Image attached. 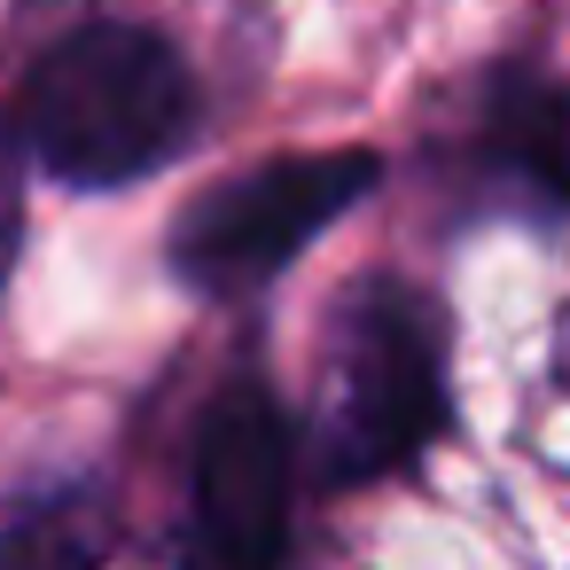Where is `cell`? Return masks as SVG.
<instances>
[{
    "mask_svg": "<svg viewBox=\"0 0 570 570\" xmlns=\"http://www.w3.org/2000/svg\"><path fill=\"white\" fill-rule=\"evenodd\" d=\"M110 515L87 484H48L0 515V570H102Z\"/></svg>",
    "mask_w": 570,
    "mask_h": 570,
    "instance_id": "obj_6",
    "label": "cell"
},
{
    "mask_svg": "<svg viewBox=\"0 0 570 570\" xmlns=\"http://www.w3.org/2000/svg\"><path fill=\"white\" fill-rule=\"evenodd\" d=\"M297 539V430L258 360H235L196 422L188 554L196 570H289Z\"/></svg>",
    "mask_w": 570,
    "mask_h": 570,
    "instance_id": "obj_4",
    "label": "cell"
},
{
    "mask_svg": "<svg viewBox=\"0 0 570 570\" xmlns=\"http://www.w3.org/2000/svg\"><path fill=\"white\" fill-rule=\"evenodd\" d=\"M17 250H24V126L0 110V297H9Z\"/></svg>",
    "mask_w": 570,
    "mask_h": 570,
    "instance_id": "obj_7",
    "label": "cell"
},
{
    "mask_svg": "<svg viewBox=\"0 0 570 570\" xmlns=\"http://www.w3.org/2000/svg\"><path fill=\"white\" fill-rule=\"evenodd\" d=\"M554 383H570V313H562V328H554Z\"/></svg>",
    "mask_w": 570,
    "mask_h": 570,
    "instance_id": "obj_8",
    "label": "cell"
},
{
    "mask_svg": "<svg viewBox=\"0 0 570 570\" xmlns=\"http://www.w3.org/2000/svg\"><path fill=\"white\" fill-rule=\"evenodd\" d=\"M383 180V157L375 149H297V157H266L219 188H204L165 258L188 289L204 297H250L266 289L305 243H321L367 188Z\"/></svg>",
    "mask_w": 570,
    "mask_h": 570,
    "instance_id": "obj_3",
    "label": "cell"
},
{
    "mask_svg": "<svg viewBox=\"0 0 570 570\" xmlns=\"http://www.w3.org/2000/svg\"><path fill=\"white\" fill-rule=\"evenodd\" d=\"M453 188L492 219H570V79L539 63H492L453 149Z\"/></svg>",
    "mask_w": 570,
    "mask_h": 570,
    "instance_id": "obj_5",
    "label": "cell"
},
{
    "mask_svg": "<svg viewBox=\"0 0 570 570\" xmlns=\"http://www.w3.org/2000/svg\"><path fill=\"white\" fill-rule=\"evenodd\" d=\"M17 126L48 180L102 196L165 173L204 134V87L157 24L95 17L32 63Z\"/></svg>",
    "mask_w": 570,
    "mask_h": 570,
    "instance_id": "obj_1",
    "label": "cell"
},
{
    "mask_svg": "<svg viewBox=\"0 0 570 570\" xmlns=\"http://www.w3.org/2000/svg\"><path fill=\"white\" fill-rule=\"evenodd\" d=\"M445 430V305L406 274H367L336 305L328 383L305 438L313 484H383Z\"/></svg>",
    "mask_w": 570,
    "mask_h": 570,
    "instance_id": "obj_2",
    "label": "cell"
}]
</instances>
